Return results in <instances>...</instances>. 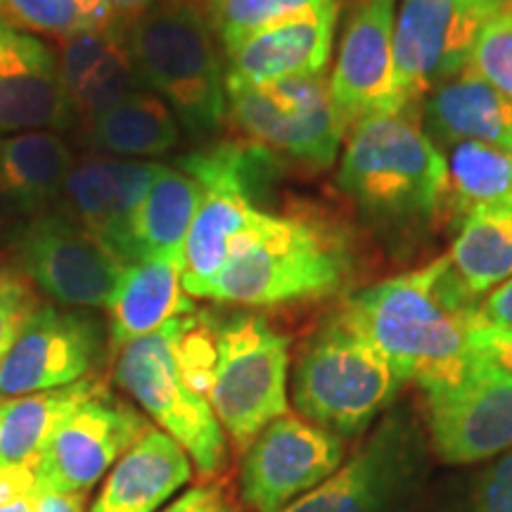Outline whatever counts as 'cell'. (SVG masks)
I'll return each mask as SVG.
<instances>
[{
    "mask_svg": "<svg viewBox=\"0 0 512 512\" xmlns=\"http://www.w3.org/2000/svg\"><path fill=\"white\" fill-rule=\"evenodd\" d=\"M470 67L512 100V8L498 12L479 31Z\"/></svg>",
    "mask_w": 512,
    "mask_h": 512,
    "instance_id": "cell-33",
    "label": "cell"
},
{
    "mask_svg": "<svg viewBox=\"0 0 512 512\" xmlns=\"http://www.w3.org/2000/svg\"><path fill=\"white\" fill-rule=\"evenodd\" d=\"M12 252L31 283L57 304L76 309H107L126 268L57 207L24 221Z\"/></svg>",
    "mask_w": 512,
    "mask_h": 512,
    "instance_id": "cell-12",
    "label": "cell"
},
{
    "mask_svg": "<svg viewBox=\"0 0 512 512\" xmlns=\"http://www.w3.org/2000/svg\"><path fill=\"white\" fill-rule=\"evenodd\" d=\"M477 320L498 328H512V278L505 280L477 304Z\"/></svg>",
    "mask_w": 512,
    "mask_h": 512,
    "instance_id": "cell-39",
    "label": "cell"
},
{
    "mask_svg": "<svg viewBox=\"0 0 512 512\" xmlns=\"http://www.w3.org/2000/svg\"><path fill=\"white\" fill-rule=\"evenodd\" d=\"M226 91L228 119L242 140L313 169H325L337 159L347 126L332 102L325 74Z\"/></svg>",
    "mask_w": 512,
    "mask_h": 512,
    "instance_id": "cell-9",
    "label": "cell"
},
{
    "mask_svg": "<svg viewBox=\"0 0 512 512\" xmlns=\"http://www.w3.org/2000/svg\"><path fill=\"white\" fill-rule=\"evenodd\" d=\"M349 271L347 242L335 228L266 211L254 233L230 254L207 299L256 309L306 302L337 292Z\"/></svg>",
    "mask_w": 512,
    "mask_h": 512,
    "instance_id": "cell-2",
    "label": "cell"
},
{
    "mask_svg": "<svg viewBox=\"0 0 512 512\" xmlns=\"http://www.w3.org/2000/svg\"><path fill=\"white\" fill-rule=\"evenodd\" d=\"M453 271L472 299L512 278V209L475 207L460 223L451 254Z\"/></svg>",
    "mask_w": 512,
    "mask_h": 512,
    "instance_id": "cell-29",
    "label": "cell"
},
{
    "mask_svg": "<svg viewBox=\"0 0 512 512\" xmlns=\"http://www.w3.org/2000/svg\"><path fill=\"white\" fill-rule=\"evenodd\" d=\"M401 387L392 363L337 316L299 354L292 399L304 420L337 437H356L368 430Z\"/></svg>",
    "mask_w": 512,
    "mask_h": 512,
    "instance_id": "cell-6",
    "label": "cell"
},
{
    "mask_svg": "<svg viewBox=\"0 0 512 512\" xmlns=\"http://www.w3.org/2000/svg\"><path fill=\"white\" fill-rule=\"evenodd\" d=\"M57 64L79 126L91 124L128 95L150 91L128 43L126 22L62 38Z\"/></svg>",
    "mask_w": 512,
    "mask_h": 512,
    "instance_id": "cell-21",
    "label": "cell"
},
{
    "mask_svg": "<svg viewBox=\"0 0 512 512\" xmlns=\"http://www.w3.org/2000/svg\"><path fill=\"white\" fill-rule=\"evenodd\" d=\"M396 0H358L344 27L330 95L347 131L375 114L403 112L394 67Z\"/></svg>",
    "mask_w": 512,
    "mask_h": 512,
    "instance_id": "cell-17",
    "label": "cell"
},
{
    "mask_svg": "<svg viewBox=\"0 0 512 512\" xmlns=\"http://www.w3.org/2000/svg\"><path fill=\"white\" fill-rule=\"evenodd\" d=\"M0 19L27 34L60 41L121 22L105 0H0Z\"/></svg>",
    "mask_w": 512,
    "mask_h": 512,
    "instance_id": "cell-31",
    "label": "cell"
},
{
    "mask_svg": "<svg viewBox=\"0 0 512 512\" xmlns=\"http://www.w3.org/2000/svg\"><path fill=\"white\" fill-rule=\"evenodd\" d=\"M448 200L465 214L475 207L512 209V155L505 147L458 143L446 155Z\"/></svg>",
    "mask_w": 512,
    "mask_h": 512,
    "instance_id": "cell-30",
    "label": "cell"
},
{
    "mask_svg": "<svg viewBox=\"0 0 512 512\" xmlns=\"http://www.w3.org/2000/svg\"><path fill=\"white\" fill-rule=\"evenodd\" d=\"M290 339L264 316L216 320V361L207 399L230 441L247 451L259 432L287 415Z\"/></svg>",
    "mask_w": 512,
    "mask_h": 512,
    "instance_id": "cell-7",
    "label": "cell"
},
{
    "mask_svg": "<svg viewBox=\"0 0 512 512\" xmlns=\"http://www.w3.org/2000/svg\"><path fill=\"white\" fill-rule=\"evenodd\" d=\"M344 463V441L309 420L283 415L259 432L242 460L240 491L254 512H280Z\"/></svg>",
    "mask_w": 512,
    "mask_h": 512,
    "instance_id": "cell-13",
    "label": "cell"
},
{
    "mask_svg": "<svg viewBox=\"0 0 512 512\" xmlns=\"http://www.w3.org/2000/svg\"><path fill=\"white\" fill-rule=\"evenodd\" d=\"M202 188L195 178L174 166L159 164L136 216V264L164 259L183 268L185 240L200 207Z\"/></svg>",
    "mask_w": 512,
    "mask_h": 512,
    "instance_id": "cell-27",
    "label": "cell"
},
{
    "mask_svg": "<svg viewBox=\"0 0 512 512\" xmlns=\"http://www.w3.org/2000/svg\"><path fill=\"white\" fill-rule=\"evenodd\" d=\"M36 309L38 302L29 280L10 268H0V363Z\"/></svg>",
    "mask_w": 512,
    "mask_h": 512,
    "instance_id": "cell-34",
    "label": "cell"
},
{
    "mask_svg": "<svg viewBox=\"0 0 512 512\" xmlns=\"http://www.w3.org/2000/svg\"><path fill=\"white\" fill-rule=\"evenodd\" d=\"M422 128L434 145L484 143L508 147L512 138V100L496 91L467 64L463 72L422 100Z\"/></svg>",
    "mask_w": 512,
    "mask_h": 512,
    "instance_id": "cell-22",
    "label": "cell"
},
{
    "mask_svg": "<svg viewBox=\"0 0 512 512\" xmlns=\"http://www.w3.org/2000/svg\"><path fill=\"white\" fill-rule=\"evenodd\" d=\"M86 143L100 157L150 159L171 152L181 140V126L157 93L128 95L91 124L83 126Z\"/></svg>",
    "mask_w": 512,
    "mask_h": 512,
    "instance_id": "cell-26",
    "label": "cell"
},
{
    "mask_svg": "<svg viewBox=\"0 0 512 512\" xmlns=\"http://www.w3.org/2000/svg\"><path fill=\"white\" fill-rule=\"evenodd\" d=\"M105 3L110 5L112 12L121 19V22H131L133 17L143 15L147 8H152L159 0H105Z\"/></svg>",
    "mask_w": 512,
    "mask_h": 512,
    "instance_id": "cell-41",
    "label": "cell"
},
{
    "mask_svg": "<svg viewBox=\"0 0 512 512\" xmlns=\"http://www.w3.org/2000/svg\"><path fill=\"white\" fill-rule=\"evenodd\" d=\"M147 86L192 138L214 136L228 119L226 67L207 15L183 0H159L126 22Z\"/></svg>",
    "mask_w": 512,
    "mask_h": 512,
    "instance_id": "cell-3",
    "label": "cell"
},
{
    "mask_svg": "<svg viewBox=\"0 0 512 512\" xmlns=\"http://www.w3.org/2000/svg\"><path fill=\"white\" fill-rule=\"evenodd\" d=\"M489 3H494V5H498V8H503V10H510L512 8V0H489Z\"/></svg>",
    "mask_w": 512,
    "mask_h": 512,
    "instance_id": "cell-42",
    "label": "cell"
},
{
    "mask_svg": "<svg viewBox=\"0 0 512 512\" xmlns=\"http://www.w3.org/2000/svg\"><path fill=\"white\" fill-rule=\"evenodd\" d=\"M74 164L72 147L60 133H12L0 140V197L27 219L55 209Z\"/></svg>",
    "mask_w": 512,
    "mask_h": 512,
    "instance_id": "cell-24",
    "label": "cell"
},
{
    "mask_svg": "<svg viewBox=\"0 0 512 512\" xmlns=\"http://www.w3.org/2000/svg\"><path fill=\"white\" fill-rule=\"evenodd\" d=\"M178 318L124 344L114 380L157 422L159 430L181 444L204 477H214L228 460L226 432L207 396L185 380L176 354Z\"/></svg>",
    "mask_w": 512,
    "mask_h": 512,
    "instance_id": "cell-8",
    "label": "cell"
},
{
    "mask_svg": "<svg viewBox=\"0 0 512 512\" xmlns=\"http://www.w3.org/2000/svg\"><path fill=\"white\" fill-rule=\"evenodd\" d=\"M434 451L453 465L479 463L512 448V373L482 351L456 380L422 389Z\"/></svg>",
    "mask_w": 512,
    "mask_h": 512,
    "instance_id": "cell-11",
    "label": "cell"
},
{
    "mask_svg": "<svg viewBox=\"0 0 512 512\" xmlns=\"http://www.w3.org/2000/svg\"><path fill=\"white\" fill-rule=\"evenodd\" d=\"M147 430L143 415L102 384L43 446L36 458L38 482L48 491H88Z\"/></svg>",
    "mask_w": 512,
    "mask_h": 512,
    "instance_id": "cell-14",
    "label": "cell"
},
{
    "mask_svg": "<svg viewBox=\"0 0 512 512\" xmlns=\"http://www.w3.org/2000/svg\"><path fill=\"white\" fill-rule=\"evenodd\" d=\"M418 437L389 418L323 484L280 512H389L418 475Z\"/></svg>",
    "mask_w": 512,
    "mask_h": 512,
    "instance_id": "cell-16",
    "label": "cell"
},
{
    "mask_svg": "<svg viewBox=\"0 0 512 512\" xmlns=\"http://www.w3.org/2000/svg\"><path fill=\"white\" fill-rule=\"evenodd\" d=\"M159 512H235V508L219 484H200Z\"/></svg>",
    "mask_w": 512,
    "mask_h": 512,
    "instance_id": "cell-37",
    "label": "cell"
},
{
    "mask_svg": "<svg viewBox=\"0 0 512 512\" xmlns=\"http://www.w3.org/2000/svg\"><path fill=\"white\" fill-rule=\"evenodd\" d=\"M102 354V325L86 311L38 306L0 363V399L86 380Z\"/></svg>",
    "mask_w": 512,
    "mask_h": 512,
    "instance_id": "cell-15",
    "label": "cell"
},
{
    "mask_svg": "<svg viewBox=\"0 0 512 512\" xmlns=\"http://www.w3.org/2000/svg\"><path fill=\"white\" fill-rule=\"evenodd\" d=\"M183 3H190V5H197V3H207V0H183Z\"/></svg>",
    "mask_w": 512,
    "mask_h": 512,
    "instance_id": "cell-43",
    "label": "cell"
},
{
    "mask_svg": "<svg viewBox=\"0 0 512 512\" xmlns=\"http://www.w3.org/2000/svg\"><path fill=\"white\" fill-rule=\"evenodd\" d=\"M178 164L202 188L200 207L185 240L181 283L190 297L207 299L230 254L266 216L256 207L254 192L268 181L278 157L247 140H230L185 155Z\"/></svg>",
    "mask_w": 512,
    "mask_h": 512,
    "instance_id": "cell-5",
    "label": "cell"
},
{
    "mask_svg": "<svg viewBox=\"0 0 512 512\" xmlns=\"http://www.w3.org/2000/svg\"><path fill=\"white\" fill-rule=\"evenodd\" d=\"M183 268L174 261L150 259L124 268L110 306L112 347L164 328L169 320L195 313V302L181 283Z\"/></svg>",
    "mask_w": 512,
    "mask_h": 512,
    "instance_id": "cell-25",
    "label": "cell"
},
{
    "mask_svg": "<svg viewBox=\"0 0 512 512\" xmlns=\"http://www.w3.org/2000/svg\"><path fill=\"white\" fill-rule=\"evenodd\" d=\"M503 8L489 0H401L394 22L396 95L415 110L470 64L479 31Z\"/></svg>",
    "mask_w": 512,
    "mask_h": 512,
    "instance_id": "cell-10",
    "label": "cell"
},
{
    "mask_svg": "<svg viewBox=\"0 0 512 512\" xmlns=\"http://www.w3.org/2000/svg\"><path fill=\"white\" fill-rule=\"evenodd\" d=\"M41 491L36 460L0 472V512H34Z\"/></svg>",
    "mask_w": 512,
    "mask_h": 512,
    "instance_id": "cell-35",
    "label": "cell"
},
{
    "mask_svg": "<svg viewBox=\"0 0 512 512\" xmlns=\"http://www.w3.org/2000/svg\"><path fill=\"white\" fill-rule=\"evenodd\" d=\"M88 491H48L43 489L34 512H86Z\"/></svg>",
    "mask_w": 512,
    "mask_h": 512,
    "instance_id": "cell-40",
    "label": "cell"
},
{
    "mask_svg": "<svg viewBox=\"0 0 512 512\" xmlns=\"http://www.w3.org/2000/svg\"><path fill=\"white\" fill-rule=\"evenodd\" d=\"M335 0H207V19L223 53L256 31Z\"/></svg>",
    "mask_w": 512,
    "mask_h": 512,
    "instance_id": "cell-32",
    "label": "cell"
},
{
    "mask_svg": "<svg viewBox=\"0 0 512 512\" xmlns=\"http://www.w3.org/2000/svg\"><path fill=\"white\" fill-rule=\"evenodd\" d=\"M76 117L64 93L57 53L0 19V133L69 131Z\"/></svg>",
    "mask_w": 512,
    "mask_h": 512,
    "instance_id": "cell-19",
    "label": "cell"
},
{
    "mask_svg": "<svg viewBox=\"0 0 512 512\" xmlns=\"http://www.w3.org/2000/svg\"><path fill=\"white\" fill-rule=\"evenodd\" d=\"M470 342L472 349L494 358L496 363H501L508 373H512V328H498V325H486L477 320Z\"/></svg>",
    "mask_w": 512,
    "mask_h": 512,
    "instance_id": "cell-38",
    "label": "cell"
},
{
    "mask_svg": "<svg viewBox=\"0 0 512 512\" xmlns=\"http://www.w3.org/2000/svg\"><path fill=\"white\" fill-rule=\"evenodd\" d=\"M339 0L304 15L283 19L226 50V88L323 76L330 64Z\"/></svg>",
    "mask_w": 512,
    "mask_h": 512,
    "instance_id": "cell-20",
    "label": "cell"
},
{
    "mask_svg": "<svg viewBox=\"0 0 512 512\" xmlns=\"http://www.w3.org/2000/svg\"><path fill=\"white\" fill-rule=\"evenodd\" d=\"M159 164L150 159L88 157L64 183V214L81 223L124 266L136 264V216Z\"/></svg>",
    "mask_w": 512,
    "mask_h": 512,
    "instance_id": "cell-18",
    "label": "cell"
},
{
    "mask_svg": "<svg viewBox=\"0 0 512 512\" xmlns=\"http://www.w3.org/2000/svg\"><path fill=\"white\" fill-rule=\"evenodd\" d=\"M190 477V456L181 444L150 427L112 467L91 512H159Z\"/></svg>",
    "mask_w": 512,
    "mask_h": 512,
    "instance_id": "cell-23",
    "label": "cell"
},
{
    "mask_svg": "<svg viewBox=\"0 0 512 512\" xmlns=\"http://www.w3.org/2000/svg\"><path fill=\"white\" fill-rule=\"evenodd\" d=\"M472 512H512V451L482 477Z\"/></svg>",
    "mask_w": 512,
    "mask_h": 512,
    "instance_id": "cell-36",
    "label": "cell"
},
{
    "mask_svg": "<svg viewBox=\"0 0 512 512\" xmlns=\"http://www.w3.org/2000/svg\"><path fill=\"white\" fill-rule=\"evenodd\" d=\"M339 320L368 339L403 384L430 389L456 380L470 361L477 299L467 294L446 254L356 292Z\"/></svg>",
    "mask_w": 512,
    "mask_h": 512,
    "instance_id": "cell-1",
    "label": "cell"
},
{
    "mask_svg": "<svg viewBox=\"0 0 512 512\" xmlns=\"http://www.w3.org/2000/svg\"><path fill=\"white\" fill-rule=\"evenodd\" d=\"M505 150H508L510 155H512V138H510V143H508V147H505Z\"/></svg>",
    "mask_w": 512,
    "mask_h": 512,
    "instance_id": "cell-44",
    "label": "cell"
},
{
    "mask_svg": "<svg viewBox=\"0 0 512 512\" xmlns=\"http://www.w3.org/2000/svg\"><path fill=\"white\" fill-rule=\"evenodd\" d=\"M337 183L361 207L399 219L432 216L448 200L446 157L415 110L351 126Z\"/></svg>",
    "mask_w": 512,
    "mask_h": 512,
    "instance_id": "cell-4",
    "label": "cell"
},
{
    "mask_svg": "<svg viewBox=\"0 0 512 512\" xmlns=\"http://www.w3.org/2000/svg\"><path fill=\"white\" fill-rule=\"evenodd\" d=\"M100 387L86 377L53 392L0 399V472L34 463L57 425Z\"/></svg>",
    "mask_w": 512,
    "mask_h": 512,
    "instance_id": "cell-28",
    "label": "cell"
}]
</instances>
